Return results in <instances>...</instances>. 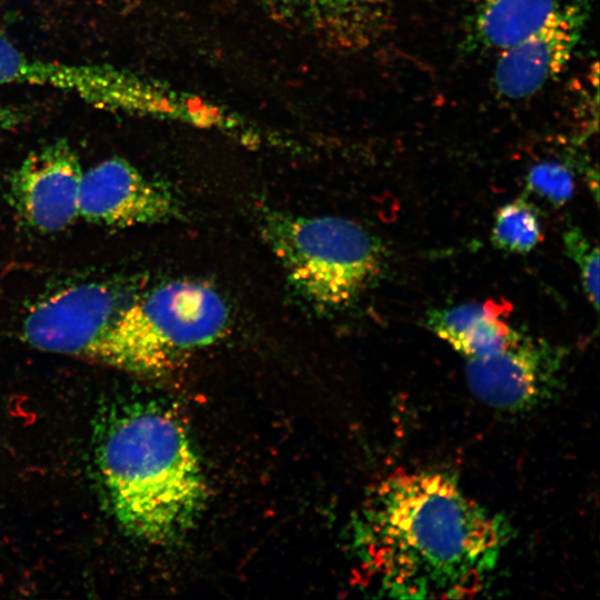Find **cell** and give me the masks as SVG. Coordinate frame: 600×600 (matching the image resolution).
Segmentation results:
<instances>
[{
  "label": "cell",
  "mask_w": 600,
  "mask_h": 600,
  "mask_svg": "<svg viewBox=\"0 0 600 600\" xmlns=\"http://www.w3.org/2000/svg\"><path fill=\"white\" fill-rule=\"evenodd\" d=\"M358 538L378 591L407 599L466 598L483 588L504 532L449 477L397 470L373 491Z\"/></svg>",
  "instance_id": "6da1fadb"
},
{
  "label": "cell",
  "mask_w": 600,
  "mask_h": 600,
  "mask_svg": "<svg viewBox=\"0 0 600 600\" xmlns=\"http://www.w3.org/2000/svg\"><path fill=\"white\" fill-rule=\"evenodd\" d=\"M92 431L97 479L120 527L153 544L184 536L208 488L180 418L161 401L120 396L100 407Z\"/></svg>",
  "instance_id": "7a4b0ae2"
},
{
  "label": "cell",
  "mask_w": 600,
  "mask_h": 600,
  "mask_svg": "<svg viewBox=\"0 0 600 600\" xmlns=\"http://www.w3.org/2000/svg\"><path fill=\"white\" fill-rule=\"evenodd\" d=\"M261 227L290 282L317 307L349 304L381 272L380 242L351 220L271 211Z\"/></svg>",
  "instance_id": "3957f363"
},
{
  "label": "cell",
  "mask_w": 600,
  "mask_h": 600,
  "mask_svg": "<svg viewBox=\"0 0 600 600\" xmlns=\"http://www.w3.org/2000/svg\"><path fill=\"white\" fill-rule=\"evenodd\" d=\"M140 294L111 283L68 287L38 302L23 338L42 351L91 360L141 376L131 310Z\"/></svg>",
  "instance_id": "277c9868"
},
{
  "label": "cell",
  "mask_w": 600,
  "mask_h": 600,
  "mask_svg": "<svg viewBox=\"0 0 600 600\" xmlns=\"http://www.w3.org/2000/svg\"><path fill=\"white\" fill-rule=\"evenodd\" d=\"M142 376H161L221 339L229 308L213 288L196 281L163 283L139 296L132 312Z\"/></svg>",
  "instance_id": "5b68a950"
},
{
  "label": "cell",
  "mask_w": 600,
  "mask_h": 600,
  "mask_svg": "<svg viewBox=\"0 0 600 600\" xmlns=\"http://www.w3.org/2000/svg\"><path fill=\"white\" fill-rule=\"evenodd\" d=\"M2 84L52 88L108 111L158 113L164 102L152 84L123 70L31 57L0 37Z\"/></svg>",
  "instance_id": "8992f818"
},
{
  "label": "cell",
  "mask_w": 600,
  "mask_h": 600,
  "mask_svg": "<svg viewBox=\"0 0 600 600\" xmlns=\"http://www.w3.org/2000/svg\"><path fill=\"white\" fill-rule=\"evenodd\" d=\"M590 13L588 0L558 7L536 30L499 51L494 87L503 98H528L567 67L583 34Z\"/></svg>",
  "instance_id": "52a82bcc"
},
{
  "label": "cell",
  "mask_w": 600,
  "mask_h": 600,
  "mask_svg": "<svg viewBox=\"0 0 600 600\" xmlns=\"http://www.w3.org/2000/svg\"><path fill=\"white\" fill-rule=\"evenodd\" d=\"M179 214L174 194L123 159H108L82 172L79 217L120 228L163 222Z\"/></svg>",
  "instance_id": "ba28073f"
},
{
  "label": "cell",
  "mask_w": 600,
  "mask_h": 600,
  "mask_svg": "<svg viewBox=\"0 0 600 600\" xmlns=\"http://www.w3.org/2000/svg\"><path fill=\"white\" fill-rule=\"evenodd\" d=\"M81 166L66 141L30 153L10 182L13 206L23 220L42 232H57L79 217Z\"/></svg>",
  "instance_id": "9c48e42d"
},
{
  "label": "cell",
  "mask_w": 600,
  "mask_h": 600,
  "mask_svg": "<svg viewBox=\"0 0 600 600\" xmlns=\"http://www.w3.org/2000/svg\"><path fill=\"white\" fill-rule=\"evenodd\" d=\"M558 370L554 352L543 342L516 331L497 354L467 360V381L486 404L503 410L528 409L553 387Z\"/></svg>",
  "instance_id": "30bf717a"
},
{
  "label": "cell",
  "mask_w": 600,
  "mask_h": 600,
  "mask_svg": "<svg viewBox=\"0 0 600 600\" xmlns=\"http://www.w3.org/2000/svg\"><path fill=\"white\" fill-rule=\"evenodd\" d=\"M558 7V0H478L476 38L501 51L536 30Z\"/></svg>",
  "instance_id": "8fae6325"
},
{
  "label": "cell",
  "mask_w": 600,
  "mask_h": 600,
  "mask_svg": "<svg viewBox=\"0 0 600 600\" xmlns=\"http://www.w3.org/2000/svg\"><path fill=\"white\" fill-rule=\"evenodd\" d=\"M542 239L537 209L520 198L503 204L496 213L493 244L504 251L527 253Z\"/></svg>",
  "instance_id": "7c38bea8"
},
{
  "label": "cell",
  "mask_w": 600,
  "mask_h": 600,
  "mask_svg": "<svg viewBox=\"0 0 600 600\" xmlns=\"http://www.w3.org/2000/svg\"><path fill=\"white\" fill-rule=\"evenodd\" d=\"M511 309V304L504 299L470 302L431 311L427 324L438 337L453 347L463 333L481 319L490 316L508 317Z\"/></svg>",
  "instance_id": "4fadbf2b"
},
{
  "label": "cell",
  "mask_w": 600,
  "mask_h": 600,
  "mask_svg": "<svg viewBox=\"0 0 600 600\" xmlns=\"http://www.w3.org/2000/svg\"><path fill=\"white\" fill-rule=\"evenodd\" d=\"M527 189L551 204L560 207L573 194V174L563 163L540 162L529 170Z\"/></svg>",
  "instance_id": "5bb4252c"
},
{
  "label": "cell",
  "mask_w": 600,
  "mask_h": 600,
  "mask_svg": "<svg viewBox=\"0 0 600 600\" xmlns=\"http://www.w3.org/2000/svg\"><path fill=\"white\" fill-rule=\"evenodd\" d=\"M567 253L577 262L584 292L593 308H599V249L576 227L563 234Z\"/></svg>",
  "instance_id": "9a60e30c"
},
{
  "label": "cell",
  "mask_w": 600,
  "mask_h": 600,
  "mask_svg": "<svg viewBox=\"0 0 600 600\" xmlns=\"http://www.w3.org/2000/svg\"><path fill=\"white\" fill-rule=\"evenodd\" d=\"M337 11L350 18H364L378 10L382 0H326Z\"/></svg>",
  "instance_id": "2e32d148"
},
{
  "label": "cell",
  "mask_w": 600,
  "mask_h": 600,
  "mask_svg": "<svg viewBox=\"0 0 600 600\" xmlns=\"http://www.w3.org/2000/svg\"><path fill=\"white\" fill-rule=\"evenodd\" d=\"M16 111L0 107V131L13 126L17 122Z\"/></svg>",
  "instance_id": "e0dca14e"
}]
</instances>
